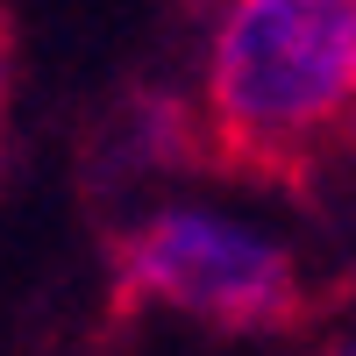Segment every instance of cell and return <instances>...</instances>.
Wrapping results in <instances>:
<instances>
[{
    "label": "cell",
    "mask_w": 356,
    "mask_h": 356,
    "mask_svg": "<svg viewBox=\"0 0 356 356\" xmlns=\"http://www.w3.org/2000/svg\"><path fill=\"white\" fill-rule=\"evenodd\" d=\"M328 356H349V342H328Z\"/></svg>",
    "instance_id": "277c9868"
},
{
    "label": "cell",
    "mask_w": 356,
    "mask_h": 356,
    "mask_svg": "<svg viewBox=\"0 0 356 356\" xmlns=\"http://www.w3.org/2000/svg\"><path fill=\"white\" fill-rule=\"evenodd\" d=\"M8 107H15V8L0 0V150H8Z\"/></svg>",
    "instance_id": "3957f363"
},
{
    "label": "cell",
    "mask_w": 356,
    "mask_h": 356,
    "mask_svg": "<svg viewBox=\"0 0 356 356\" xmlns=\"http://www.w3.org/2000/svg\"><path fill=\"white\" fill-rule=\"evenodd\" d=\"M114 314H178L214 335H300L314 328V285L278 235L243 228L228 214L164 207L136 221L107 257Z\"/></svg>",
    "instance_id": "7a4b0ae2"
},
{
    "label": "cell",
    "mask_w": 356,
    "mask_h": 356,
    "mask_svg": "<svg viewBox=\"0 0 356 356\" xmlns=\"http://www.w3.org/2000/svg\"><path fill=\"white\" fill-rule=\"evenodd\" d=\"M356 0H228L186 150L221 178L307 200L349 150Z\"/></svg>",
    "instance_id": "6da1fadb"
}]
</instances>
